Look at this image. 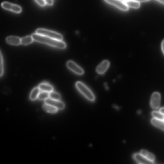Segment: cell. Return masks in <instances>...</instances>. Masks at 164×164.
Returning a JSON list of instances; mask_svg holds the SVG:
<instances>
[{
	"label": "cell",
	"mask_w": 164,
	"mask_h": 164,
	"mask_svg": "<svg viewBox=\"0 0 164 164\" xmlns=\"http://www.w3.org/2000/svg\"><path fill=\"white\" fill-rule=\"evenodd\" d=\"M34 40L37 42L47 45L58 49H63L66 47V44L62 40H58L40 35L36 33L32 35Z\"/></svg>",
	"instance_id": "cell-1"
},
{
	"label": "cell",
	"mask_w": 164,
	"mask_h": 164,
	"mask_svg": "<svg viewBox=\"0 0 164 164\" xmlns=\"http://www.w3.org/2000/svg\"><path fill=\"white\" fill-rule=\"evenodd\" d=\"M76 85L78 91L88 100L91 101L95 100V97L94 94L86 85L80 81L77 82Z\"/></svg>",
	"instance_id": "cell-2"
},
{
	"label": "cell",
	"mask_w": 164,
	"mask_h": 164,
	"mask_svg": "<svg viewBox=\"0 0 164 164\" xmlns=\"http://www.w3.org/2000/svg\"><path fill=\"white\" fill-rule=\"evenodd\" d=\"M36 33L58 40H62L63 39V37L60 34L46 29H37L36 31Z\"/></svg>",
	"instance_id": "cell-3"
},
{
	"label": "cell",
	"mask_w": 164,
	"mask_h": 164,
	"mask_svg": "<svg viewBox=\"0 0 164 164\" xmlns=\"http://www.w3.org/2000/svg\"><path fill=\"white\" fill-rule=\"evenodd\" d=\"M1 6L3 8L16 13H20L22 11V8L20 6L8 2H2Z\"/></svg>",
	"instance_id": "cell-4"
},
{
	"label": "cell",
	"mask_w": 164,
	"mask_h": 164,
	"mask_svg": "<svg viewBox=\"0 0 164 164\" xmlns=\"http://www.w3.org/2000/svg\"><path fill=\"white\" fill-rule=\"evenodd\" d=\"M105 1L111 5L114 6L122 11H126L129 9L128 6L126 4L125 1L122 0H105Z\"/></svg>",
	"instance_id": "cell-5"
},
{
	"label": "cell",
	"mask_w": 164,
	"mask_h": 164,
	"mask_svg": "<svg viewBox=\"0 0 164 164\" xmlns=\"http://www.w3.org/2000/svg\"><path fill=\"white\" fill-rule=\"evenodd\" d=\"M67 66L69 69L78 75H82L84 73L83 70L73 61H68L67 63Z\"/></svg>",
	"instance_id": "cell-6"
},
{
	"label": "cell",
	"mask_w": 164,
	"mask_h": 164,
	"mask_svg": "<svg viewBox=\"0 0 164 164\" xmlns=\"http://www.w3.org/2000/svg\"><path fill=\"white\" fill-rule=\"evenodd\" d=\"M160 98V95L158 92H155L152 94L150 101V105L153 109H156L159 107Z\"/></svg>",
	"instance_id": "cell-7"
},
{
	"label": "cell",
	"mask_w": 164,
	"mask_h": 164,
	"mask_svg": "<svg viewBox=\"0 0 164 164\" xmlns=\"http://www.w3.org/2000/svg\"><path fill=\"white\" fill-rule=\"evenodd\" d=\"M45 102L46 104L52 105L59 110H62L65 107L64 104L63 102L53 100L50 98H47L45 100Z\"/></svg>",
	"instance_id": "cell-8"
},
{
	"label": "cell",
	"mask_w": 164,
	"mask_h": 164,
	"mask_svg": "<svg viewBox=\"0 0 164 164\" xmlns=\"http://www.w3.org/2000/svg\"><path fill=\"white\" fill-rule=\"evenodd\" d=\"M110 62L107 60H105L102 62L97 68V73L100 74H104L108 69L110 66Z\"/></svg>",
	"instance_id": "cell-9"
},
{
	"label": "cell",
	"mask_w": 164,
	"mask_h": 164,
	"mask_svg": "<svg viewBox=\"0 0 164 164\" xmlns=\"http://www.w3.org/2000/svg\"><path fill=\"white\" fill-rule=\"evenodd\" d=\"M134 159L139 163L153 164L154 162L149 160L142 156L141 153H136L133 156Z\"/></svg>",
	"instance_id": "cell-10"
},
{
	"label": "cell",
	"mask_w": 164,
	"mask_h": 164,
	"mask_svg": "<svg viewBox=\"0 0 164 164\" xmlns=\"http://www.w3.org/2000/svg\"><path fill=\"white\" fill-rule=\"evenodd\" d=\"M6 42L10 45L18 46L21 44V39L15 36H9L6 39Z\"/></svg>",
	"instance_id": "cell-11"
},
{
	"label": "cell",
	"mask_w": 164,
	"mask_h": 164,
	"mask_svg": "<svg viewBox=\"0 0 164 164\" xmlns=\"http://www.w3.org/2000/svg\"><path fill=\"white\" fill-rule=\"evenodd\" d=\"M39 87L40 90L50 93L53 90V87L51 85L46 83H41Z\"/></svg>",
	"instance_id": "cell-12"
},
{
	"label": "cell",
	"mask_w": 164,
	"mask_h": 164,
	"mask_svg": "<svg viewBox=\"0 0 164 164\" xmlns=\"http://www.w3.org/2000/svg\"><path fill=\"white\" fill-rule=\"evenodd\" d=\"M151 122L153 125L164 131V121L153 118L151 119Z\"/></svg>",
	"instance_id": "cell-13"
},
{
	"label": "cell",
	"mask_w": 164,
	"mask_h": 164,
	"mask_svg": "<svg viewBox=\"0 0 164 164\" xmlns=\"http://www.w3.org/2000/svg\"><path fill=\"white\" fill-rule=\"evenodd\" d=\"M140 153L150 161L153 162L155 160V156L152 153L148 152L146 150H141Z\"/></svg>",
	"instance_id": "cell-14"
},
{
	"label": "cell",
	"mask_w": 164,
	"mask_h": 164,
	"mask_svg": "<svg viewBox=\"0 0 164 164\" xmlns=\"http://www.w3.org/2000/svg\"><path fill=\"white\" fill-rule=\"evenodd\" d=\"M125 2L128 7L133 8H139L141 5L139 2L134 1V0H129Z\"/></svg>",
	"instance_id": "cell-15"
},
{
	"label": "cell",
	"mask_w": 164,
	"mask_h": 164,
	"mask_svg": "<svg viewBox=\"0 0 164 164\" xmlns=\"http://www.w3.org/2000/svg\"><path fill=\"white\" fill-rule=\"evenodd\" d=\"M43 109L46 111L52 114L56 113L58 110L57 109L52 106L46 103L43 105Z\"/></svg>",
	"instance_id": "cell-16"
},
{
	"label": "cell",
	"mask_w": 164,
	"mask_h": 164,
	"mask_svg": "<svg viewBox=\"0 0 164 164\" xmlns=\"http://www.w3.org/2000/svg\"><path fill=\"white\" fill-rule=\"evenodd\" d=\"M40 90L39 87L34 88L31 92L30 95V98L32 100H35L38 98V95L40 93Z\"/></svg>",
	"instance_id": "cell-17"
},
{
	"label": "cell",
	"mask_w": 164,
	"mask_h": 164,
	"mask_svg": "<svg viewBox=\"0 0 164 164\" xmlns=\"http://www.w3.org/2000/svg\"><path fill=\"white\" fill-rule=\"evenodd\" d=\"M34 40L32 36H28L21 39V44L24 45H29L32 43Z\"/></svg>",
	"instance_id": "cell-18"
},
{
	"label": "cell",
	"mask_w": 164,
	"mask_h": 164,
	"mask_svg": "<svg viewBox=\"0 0 164 164\" xmlns=\"http://www.w3.org/2000/svg\"><path fill=\"white\" fill-rule=\"evenodd\" d=\"M153 117L160 120L164 121V115L160 112L154 111L152 112Z\"/></svg>",
	"instance_id": "cell-19"
},
{
	"label": "cell",
	"mask_w": 164,
	"mask_h": 164,
	"mask_svg": "<svg viewBox=\"0 0 164 164\" xmlns=\"http://www.w3.org/2000/svg\"><path fill=\"white\" fill-rule=\"evenodd\" d=\"M49 97L52 100L59 101L61 99L60 95L57 92L52 91L49 93Z\"/></svg>",
	"instance_id": "cell-20"
},
{
	"label": "cell",
	"mask_w": 164,
	"mask_h": 164,
	"mask_svg": "<svg viewBox=\"0 0 164 164\" xmlns=\"http://www.w3.org/2000/svg\"><path fill=\"white\" fill-rule=\"evenodd\" d=\"M49 92L42 91L40 92L37 98L40 100H45L49 98Z\"/></svg>",
	"instance_id": "cell-21"
},
{
	"label": "cell",
	"mask_w": 164,
	"mask_h": 164,
	"mask_svg": "<svg viewBox=\"0 0 164 164\" xmlns=\"http://www.w3.org/2000/svg\"><path fill=\"white\" fill-rule=\"evenodd\" d=\"M1 73H0V76L1 77L4 73V67H3V58L1 53Z\"/></svg>",
	"instance_id": "cell-22"
},
{
	"label": "cell",
	"mask_w": 164,
	"mask_h": 164,
	"mask_svg": "<svg viewBox=\"0 0 164 164\" xmlns=\"http://www.w3.org/2000/svg\"><path fill=\"white\" fill-rule=\"evenodd\" d=\"M39 5L42 6H44L46 4V3L44 0H35Z\"/></svg>",
	"instance_id": "cell-23"
},
{
	"label": "cell",
	"mask_w": 164,
	"mask_h": 164,
	"mask_svg": "<svg viewBox=\"0 0 164 164\" xmlns=\"http://www.w3.org/2000/svg\"><path fill=\"white\" fill-rule=\"evenodd\" d=\"M46 4L49 6H52L53 4V0H44Z\"/></svg>",
	"instance_id": "cell-24"
},
{
	"label": "cell",
	"mask_w": 164,
	"mask_h": 164,
	"mask_svg": "<svg viewBox=\"0 0 164 164\" xmlns=\"http://www.w3.org/2000/svg\"><path fill=\"white\" fill-rule=\"evenodd\" d=\"M161 47L163 52L164 54V40L162 41L161 44Z\"/></svg>",
	"instance_id": "cell-25"
},
{
	"label": "cell",
	"mask_w": 164,
	"mask_h": 164,
	"mask_svg": "<svg viewBox=\"0 0 164 164\" xmlns=\"http://www.w3.org/2000/svg\"><path fill=\"white\" fill-rule=\"evenodd\" d=\"M134 1H138V2H145L148 1L149 0H134Z\"/></svg>",
	"instance_id": "cell-26"
},
{
	"label": "cell",
	"mask_w": 164,
	"mask_h": 164,
	"mask_svg": "<svg viewBox=\"0 0 164 164\" xmlns=\"http://www.w3.org/2000/svg\"><path fill=\"white\" fill-rule=\"evenodd\" d=\"M160 112L164 115V107H162L160 109Z\"/></svg>",
	"instance_id": "cell-27"
},
{
	"label": "cell",
	"mask_w": 164,
	"mask_h": 164,
	"mask_svg": "<svg viewBox=\"0 0 164 164\" xmlns=\"http://www.w3.org/2000/svg\"><path fill=\"white\" fill-rule=\"evenodd\" d=\"M156 1H158L164 5V0H156Z\"/></svg>",
	"instance_id": "cell-28"
},
{
	"label": "cell",
	"mask_w": 164,
	"mask_h": 164,
	"mask_svg": "<svg viewBox=\"0 0 164 164\" xmlns=\"http://www.w3.org/2000/svg\"><path fill=\"white\" fill-rule=\"evenodd\" d=\"M141 111L139 110L138 111V113L139 114H141Z\"/></svg>",
	"instance_id": "cell-29"
},
{
	"label": "cell",
	"mask_w": 164,
	"mask_h": 164,
	"mask_svg": "<svg viewBox=\"0 0 164 164\" xmlns=\"http://www.w3.org/2000/svg\"><path fill=\"white\" fill-rule=\"evenodd\" d=\"M122 1H129V0H122Z\"/></svg>",
	"instance_id": "cell-30"
}]
</instances>
